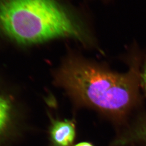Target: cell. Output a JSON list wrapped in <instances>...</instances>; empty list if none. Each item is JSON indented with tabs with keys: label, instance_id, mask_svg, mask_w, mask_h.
I'll return each mask as SVG.
<instances>
[{
	"label": "cell",
	"instance_id": "7a4b0ae2",
	"mask_svg": "<svg viewBox=\"0 0 146 146\" xmlns=\"http://www.w3.org/2000/svg\"><path fill=\"white\" fill-rule=\"evenodd\" d=\"M0 28L22 44L64 37L84 38L80 28L55 0H0Z\"/></svg>",
	"mask_w": 146,
	"mask_h": 146
},
{
	"label": "cell",
	"instance_id": "52a82bcc",
	"mask_svg": "<svg viewBox=\"0 0 146 146\" xmlns=\"http://www.w3.org/2000/svg\"><path fill=\"white\" fill-rule=\"evenodd\" d=\"M74 146H94V145L88 142H81L77 143Z\"/></svg>",
	"mask_w": 146,
	"mask_h": 146
},
{
	"label": "cell",
	"instance_id": "6da1fadb",
	"mask_svg": "<svg viewBox=\"0 0 146 146\" xmlns=\"http://www.w3.org/2000/svg\"><path fill=\"white\" fill-rule=\"evenodd\" d=\"M56 81L76 103L123 118L135 104L137 81L134 73L119 74L79 61L66 63Z\"/></svg>",
	"mask_w": 146,
	"mask_h": 146
},
{
	"label": "cell",
	"instance_id": "3957f363",
	"mask_svg": "<svg viewBox=\"0 0 146 146\" xmlns=\"http://www.w3.org/2000/svg\"><path fill=\"white\" fill-rule=\"evenodd\" d=\"M76 135V125L72 120L51 118L49 136L52 146H72Z\"/></svg>",
	"mask_w": 146,
	"mask_h": 146
},
{
	"label": "cell",
	"instance_id": "277c9868",
	"mask_svg": "<svg viewBox=\"0 0 146 146\" xmlns=\"http://www.w3.org/2000/svg\"><path fill=\"white\" fill-rule=\"evenodd\" d=\"M146 144V118L139 122L116 143V145Z\"/></svg>",
	"mask_w": 146,
	"mask_h": 146
},
{
	"label": "cell",
	"instance_id": "5b68a950",
	"mask_svg": "<svg viewBox=\"0 0 146 146\" xmlns=\"http://www.w3.org/2000/svg\"><path fill=\"white\" fill-rule=\"evenodd\" d=\"M11 110L9 102L5 98L0 96V133L5 128L8 122Z\"/></svg>",
	"mask_w": 146,
	"mask_h": 146
},
{
	"label": "cell",
	"instance_id": "8992f818",
	"mask_svg": "<svg viewBox=\"0 0 146 146\" xmlns=\"http://www.w3.org/2000/svg\"><path fill=\"white\" fill-rule=\"evenodd\" d=\"M140 78H141V84L146 94V61L142 69Z\"/></svg>",
	"mask_w": 146,
	"mask_h": 146
}]
</instances>
